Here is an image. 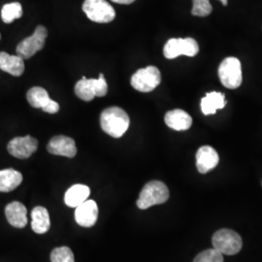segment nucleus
<instances>
[{
  "instance_id": "1a4fd4ad",
  "label": "nucleus",
  "mask_w": 262,
  "mask_h": 262,
  "mask_svg": "<svg viewBox=\"0 0 262 262\" xmlns=\"http://www.w3.org/2000/svg\"><path fill=\"white\" fill-rule=\"evenodd\" d=\"M198 52L199 46L193 38H172L163 49V55L168 59L180 56H195Z\"/></svg>"
},
{
  "instance_id": "a878e982",
  "label": "nucleus",
  "mask_w": 262,
  "mask_h": 262,
  "mask_svg": "<svg viewBox=\"0 0 262 262\" xmlns=\"http://www.w3.org/2000/svg\"><path fill=\"white\" fill-rule=\"evenodd\" d=\"M44 112L49 113V114H56L59 111V105L54 100H50V102L42 109Z\"/></svg>"
},
{
  "instance_id": "2eb2a0df",
  "label": "nucleus",
  "mask_w": 262,
  "mask_h": 262,
  "mask_svg": "<svg viewBox=\"0 0 262 262\" xmlns=\"http://www.w3.org/2000/svg\"><path fill=\"white\" fill-rule=\"evenodd\" d=\"M164 122L174 130H187L192 125V118L186 111L175 109L166 113Z\"/></svg>"
},
{
  "instance_id": "5701e85b",
  "label": "nucleus",
  "mask_w": 262,
  "mask_h": 262,
  "mask_svg": "<svg viewBox=\"0 0 262 262\" xmlns=\"http://www.w3.org/2000/svg\"><path fill=\"white\" fill-rule=\"evenodd\" d=\"M52 262H75L74 254L68 247L56 248L51 253Z\"/></svg>"
},
{
  "instance_id": "20e7f679",
  "label": "nucleus",
  "mask_w": 262,
  "mask_h": 262,
  "mask_svg": "<svg viewBox=\"0 0 262 262\" xmlns=\"http://www.w3.org/2000/svg\"><path fill=\"white\" fill-rule=\"evenodd\" d=\"M75 94L84 101H92L95 96L102 97L108 93V84L101 73L98 79H86L83 77L75 85Z\"/></svg>"
},
{
  "instance_id": "f03ea898",
  "label": "nucleus",
  "mask_w": 262,
  "mask_h": 262,
  "mask_svg": "<svg viewBox=\"0 0 262 262\" xmlns=\"http://www.w3.org/2000/svg\"><path fill=\"white\" fill-rule=\"evenodd\" d=\"M169 198L168 187L162 182L151 181L145 185L137 200V206L141 210L165 203Z\"/></svg>"
},
{
  "instance_id": "aec40b11",
  "label": "nucleus",
  "mask_w": 262,
  "mask_h": 262,
  "mask_svg": "<svg viewBox=\"0 0 262 262\" xmlns=\"http://www.w3.org/2000/svg\"><path fill=\"white\" fill-rule=\"evenodd\" d=\"M23 175L15 169L0 170V192H9L19 187Z\"/></svg>"
},
{
  "instance_id": "423d86ee",
  "label": "nucleus",
  "mask_w": 262,
  "mask_h": 262,
  "mask_svg": "<svg viewBox=\"0 0 262 262\" xmlns=\"http://www.w3.org/2000/svg\"><path fill=\"white\" fill-rule=\"evenodd\" d=\"M161 82V74L156 66L139 69L131 77V85L141 93L152 92Z\"/></svg>"
},
{
  "instance_id": "4be33fe9",
  "label": "nucleus",
  "mask_w": 262,
  "mask_h": 262,
  "mask_svg": "<svg viewBox=\"0 0 262 262\" xmlns=\"http://www.w3.org/2000/svg\"><path fill=\"white\" fill-rule=\"evenodd\" d=\"M23 16V7L19 2L8 3L1 10V18L5 24H11Z\"/></svg>"
},
{
  "instance_id": "bb28decb",
  "label": "nucleus",
  "mask_w": 262,
  "mask_h": 262,
  "mask_svg": "<svg viewBox=\"0 0 262 262\" xmlns=\"http://www.w3.org/2000/svg\"><path fill=\"white\" fill-rule=\"evenodd\" d=\"M115 3H118V4H131L133 3L135 0H111Z\"/></svg>"
},
{
  "instance_id": "0eeeda50",
  "label": "nucleus",
  "mask_w": 262,
  "mask_h": 262,
  "mask_svg": "<svg viewBox=\"0 0 262 262\" xmlns=\"http://www.w3.org/2000/svg\"><path fill=\"white\" fill-rule=\"evenodd\" d=\"M83 11L89 19L98 24L110 23L116 17L115 9L106 0H84Z\"/></svg>"
},
{
  "instance_id": "412c9836",
  "label": "nucleus",
  "mask_w": 262,
  "mask_h": 262,
  "mask_svg": "<svg viewBox=\"0 0 262 262\" xmlns=\"http://www.w3.org/2000/svg\"><path fill=\"white\" fill-rule=\"evenodd\" d=\"M27 99L28 103L36 109H43L51 100L47 91L40 86L31 88L27 94Z\"/></svg>"
},
{
  "instance_id": "9d476101",
  "label": "nucleus",
  "mask_w": 262,
  "mask_h": 262,
  "mask_svg": "<svg viewBox=\"0 0 262 262\" xmlns=\"http://www.w3.org/2000/svg\"><path fill=\"white\" fill-rule=\"evenodd\" d=\"M38 148V141L31 136L16 137L10 141L7 150L10 155L19 159H28Z\"/></svg>"
},
{
  "instance_id": "ddd939ff",
  "label": "nucleus",
  "mask_w": 262,
  "mask_h": 262,
  "mask_svg": "<svg viewBox=\"0 0 262 262\" xmlns=\"http://www.w3.org/2000/svg\"><path fill=\"white\" fill-rule=\"evenodd\" d=\"M219 155L214 148L203 146L196 154V167L199 173L206 174L215 168L219 163Z\"/></svg>"
},
{
  "instance_id": "6ab92c4d",
  "label": "nucleus",
  "mask_w": 262,
  "mask_h": 262,
  "mask_svg": "<svg viewBox=\"0 0 262 262\" xmlns=\"http://www.w3.org/2000/svg\"><path fill=\"white\" fill-rule=\"evenodd\" d=\"M31 227L33 231L37 234L46 233L51 226L50 215L47 209L42 206L35 207L31 212Z\"/></svg>"
},
{
  "instance_id": "f8f14e48",
  "label": "nucleus",
  "mask_w": 262,
  "mask_h": 262,
  "mask_svg": "<svg viewBox=\"0 0 262 262\" xmlns=\"http://www.w3.org/2000/svg\"><path fill=\"white\" fill-rule=\"evenodd\" d=\"M98 219V207L94 200H86L76 208V223L83 227H92Z\"/></svg>"
},
{
  "instance_id": "393cba45",
  "label": "nucleus",
  "mask_w": 262,
  "mask_h": 262,
  "mask_svg": "<svg viewBox=\"0 0 262 262\" xmlns=\"http://www.w3.org/2000/svg\"><path fill=\"white\" fill-rule=\"evenodd\" d=\"M193 262H224V254L215 249H210L199 253Z\"/></svg>"
},
{
  "instance_id": "9b49d317",
  "label": "nucleus",
  "mask_w": 262,
  "mask_h": 262,
  "mask_svg": "<svg viewBox=\"0 0 262 262\" xmlns=\"http://www.w3.org/2000/svg\"><path fill=\"white\" fill-rule=\"evenodd\" d=\"M47 149L52 155L66 157L69 159L74 158L77 154L75 141L63 135L53 137L48 144Z\"/></svg>"
},
{
  "instance_id": "cd10ccee",
  "label": "nucleus",
  "mask_w": 262,
  "mask_h": 262,
  "mask_svg": "<svg viewBox=\"0 0 262 262\" xmlns=\"http://www.w3.org/2000/svg\"><path fill=\"white\" fill-rule=\"evenodd\" d=\"M222 3H223V5L224 6H226L227 5V0H220Z\"/></svg>"
},
{
  "instance_id": "a211bd4d",
  "label": "nucleus",
  "mask_w": 262,
  "mask_h": 262,
  "mask_svg": "<svg viewBox=\"0 0 262 262\" xmlns=\"http://www.w3.org/2000/svg\"><path fill=\"white\" fill-rule=\"evenodd\" d=\"M225 94L222 93H216V92H212L206 94L205 97L201 99V110L202 113L208 116V115H213L219 109H224L225 108Z\"/></svg>"
},
{
  "instance_id": "c85d7f7f",
  "label": "nucleus",
  "mask_w": 262,
  "mask_h": 262,
  "mask_svg": "<svg viewBox=\"0 0 262 262\" xmlns=\"http://www.w3.org/2000/svg\"><path fill=\"white\" fill-rule=\"evenodd\" d=\"M0 39H1V34H0Z\"/></svg>"
},
{
  "instance_id": "6e6552de",
  "label": "nucleus",
  "mask_w": 262,
  "mask_h": 262,
  "mask_svg": "<svg viewBox=\"0 0 262 262\" xmlns=\"http://www.w3.org/2000/svg\"><path fill=\"white\" fill-rule=\"evenodd\" d=\"M48 36L47 28L43 26H38L34 33L29 37L20 41L17 46V56L23 59H28L34 56L45 46Z\"/></svg>"
},
{
  "instance_id": "7ed1b4c3",
  "label": "nucleus",
  "mask_w": 262,
  "mask_h": 262,
  "mask_svg": "<svg viewBox=\"0 0 262 262\" xmlns=\"http://www.w3.org/2000/svg\"><path fill=\"white\" fill-rule=\"evenodd\" d=\"M219 78L223 85L227 89L234 90L239 88L243 80L240 60L233 56L225 58L219 66Z\"/></svg>"
},
{
  "instance_id": "39448f33",
  "label": "nucleus",
  "mask_w": 262,
  "mask_h": 262,
  "mask_svg": "<svg viewBox=\"0 0 262 262\" xmlns=\"http://www.w3.org/2000/svg\"><path fill=\"white\" fill-rule=\"evenodd\" d=\"M214 249L226 255H234L242 249V239L240 235L231 229H221L216 231L213 239Z\"/></svg>"
},
{
  "instance_id": "dca6fc26",
  "label": "nucleus",
  "mask_w": 262,
  "mask_h": 262,
  "mask_svg": "<svg viewBox=\"0 0 262 262\" xmlns=\"http://www.w3.org/2000/svg\"><path fill=\"white\" fill-rule=\"evenodd\" d=\"M0 69L12 76L19 77L25 72L24 59L19 56H11L7 53H0Z\"/></svg>"
},
{
  "instance_id": "4468645a",
  "label": "nucleus",
  "mask_w": 262,
  "mask_h": 262,
  "mask_svg": "<svg viewBox=\"0 0 262 262\" xmlns=\"http://www.w3.org/2000/svg\"><path fill=\"white\" fill-rule=\"evenodd\" d=\"M5 215L10 225L16 228H24L28 225V211L24 204L14 201L5 208Z\"/></svg>"
},
{
  "instance_id": "b1692460",
  "label": "nucleus",
  "mask_w": 262,
  "mask_h": 262,
  "mask_svg": "<svg viewBox=\"0 0 262 262\" xmlns=\"http://www.w3.org/2000/svg\"><path fill=\"white\" fill-rule=\"evenodd\" d=\"M193 7L191 14L197 17H207L212 13L213 7L209 0H192Z\"/></svg>"
},
{
  "instance_id": "f3484780",
  "label": "nucleus",
  "mask_w": 262,
  "mask_h": 262,
  "mask_svg": "<svg viewBox=\"0 0 262 262\" xmlns=\"http://www.w3.org/2000/svg\"><path fill=\"white\" fill-rule=\"evenodd\" d=\"M90 194H91L90 187L85 185L77 184L72 186L66 191L64 202L67 206L77 208L89 199Z\"/></svg>"
},
{
  "instance_id": "f257e3e1",
  "label": "nucleus",
  "mask_w": 262,
  "mask_h": 262,
  "mask_svg": "<svg viewBox=\"0 0 262 262\" xmlns=\"http://www.w3.org/2000/svg\"><path fill=\"white\" fill-rule=\"evenodd\" d=\"M129 124L130 120L127 113L120 107H110L101 113V128L114 138H121L128 129Z\"/></svg>"
}]
</instances>
